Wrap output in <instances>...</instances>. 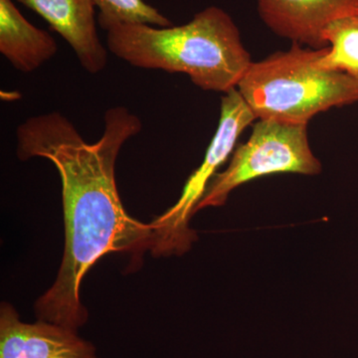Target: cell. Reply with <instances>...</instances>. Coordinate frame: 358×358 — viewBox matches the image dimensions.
Here are the masks:
<instances>
[{
	"instance_id": "1",
	"label": "cell",
	"mask_w": 358,
	"mask_h": 358,
	"mask_svg": "<svg viewBox=\"0 0 358 358\" xmlns=\"http://www.w3.org/2000/svg\"><path fill=\"white\" fill-rule=\"evenodd\" d=\"M103 121L95 143H87L59 112L29 117L16 133L18 159L50 160L62 185L64 254L55 282L35 303V315L76 331L89 319L80 289L90 268L112 252L141 253L152 245L150 224L126 211L115 181L120 152L143 124L124 107L110 108Z\"/></svg>"
},
{
	"instance_id": "2",
	"label": "cell",
	"mask_w": 358,
	"mask_h": 358,
	"mask_svg": "<svg viewBox=\"0 0 358 358\" xmlns=\"http://www.w3.org/2000/svg\"><path fill=\"white\" fill-rule=\"evenodd\" d=\"M106 32L108 49L117 58L143 69L185 73L205 91L237 89L253 63L236 23L217 6L180 26L117 24Z\"/></svg>"
},
{
	"instance_id": "3",
	"label": "cell",
	"mask_w": 358,
	"mask_h": 358,
	"mask_svg": "<svg viewBox=\"0 0 358 358\" xmlns=\"http://www.w3.org/2000/svg\"><path fill=\"white\" fill-rule=\"evenodd\" d=\"M326 49L293 43L252 63L237 89L256 119L308 124L320 113L358 102L357 78L320 67Z\"/></svg>"
},
{
	"instance_id": "4",
	"label": "cell",
	"mask_w": 358,
	"mask_h": 358,
	"mask_svg": "<svg viewBox=\"0 0 358 358\" xmlns=\"http://www.w3.org/2000/svg\"><path fill=\"white\" fill-rule=\"evenodd\" d=\"M322 164L313 154L308 124L259 120L249 140L233 152L227 169L212 179L195 213L220 207L238 186L275 173L317 176Z\"/></svg>"
},
{
	"instance_id": "5",
	"label": "cell",
	"mask_w": 358,
	"mask_h": 358,
	"mask_svg": "<svg viewBox=\"0 0 358 358\" xmlns=\"http://www.w3.org/2000/svg\"><path fill=\"white\" fill-rule=\"evenodd\" d=\"M255 120L239 90L224 94L217 129L203 162L186 180L178 202L150 223L152 230L150 250L155 256H180L190 249L197 239L196 233L189 228L190 218L219 167L229 159L240 136Z\"/></svg>"
},
{
	"instance_id": "6",
	"label": "cell",
	"mask_w": 358,
	"mask_h": 358,
	"mask_svg": "<svg viewBox=\"0 0 358 358\" xmlns=\"http://www.w3.org/2000/svg\"><path fill=\"white\" fill-rule=\"evenodd\" d=\"M0 358H98L95 345L76 329L37 320H20L6 301L0 306Z\"/></svg>"
},
{
	"instance_id": "7",
	"label": "cell",
	"mask_w": 358,
	"mask_h": 358,
	"mask_svg": "<svg viewBox=\"0 0 358 358\" xmlns=\"http://www.w3.org/2000/svg\"><path fill=\"white\" fill-rule=\"evenodd\" d=\"M259 16L282 38L326 48L324 32L334 21L358 16V0H257Z\"/></svg>"
},
{
	"instance_id": "8",
	"label": "cell",
	"mask_w": 358,
	"mask_h": 358,
	"mask_svg": "<svg viewBox=\"0 0 358 358\" xmlns=\"http://www.w3.org/2000/svg\"><path fill=\"white\" fill-rule=\"evenodd\" d=\"M39 14L62 36L90 74H98L108 63V51L96 25L94 0H17Z\"/></svg>"
},
{
	"instance_id": "9",
	"label": "cell",
	"mask_w": 358,
	"mask_h": 358,
	"mask_svg": "<svg viewBox=\"0 0 358 358\" xmlns=\"http://www.w3.org/2000/svg\"><path fill=\"white\" fill-rule=\"evenodd\" d=\"M57 51L50 33L31 24L13 0H0V52L16 70L31 73Z\"/></svg>"
},
{
	"instance_id": "10",
	"label": "cell",
	"mask_w": 358,
	"mask_h": 358,
	"mask_svg": "<svg viewBox=\"0 0 358 358\" xmlns=\"http://www.w3.org/2000/svg\"><path fill=\"white\" fill-rule=\"evenodd\" d=\"M324 39L329 47L319 59L320 67L358 79V16L334 21L324 30Z\"/></svg>"
},
{
	"instance_id": "11",
	"label": "cell",
	"mask_w": 358,
	"mask_h": 358,
	"mask_svg": "<svg viewBox=\"0 0 358 358\" xmlns=\"http://www.w3.org/2000/svg\"><path fill=\"white\" fill-rule=\"evenodd\" d=\"M94 2L100 10L99 24L105 31L117 24L173 26L169 18L143 0H94Z\"/></svg>"
}]
</instances>
